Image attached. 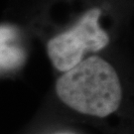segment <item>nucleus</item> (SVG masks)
Instances as JSON below:
<instances>
[{
    "label": "nucleus",
    "instance_id": "nucleus-1",
    "mask_svg": "<svg viewBox=\"0 0 134 134\" xmlns=\"http://www.w3.org/2000/svg\"><path fill=\"white\" fill-rule=\"evenodd\" d=\"M57 93L81 113L104 117L114 112L122 91L114 69L98 57H91L70 69L57 82Z\"/></svg>",
    "mask_w": 134,
    "mask_h": 134
},
{
    "label": "nucleus",
    "instance_id": "nucleus-2",
    "mask_svg": "<svg viewBox=\"0 0 134 134\" xmlns=\"http://www.w3.org/2000/svg\"><path fill=\"white\" fill-rule=\"evenodd\" d=\"M99 15L97 8L87 11L72 30L49 42V57L58 70L67 72L81 62L86 52H96L108 44L107 34L98 24Z\"/></svg>",
    "mask_w": 134,
    "mask_h": 134
},
{
    "label": "nucleus",
    "instance_id": "nucleus-3",
    "mask_svg": "<svg viewBox=\"0 0 134 134\" xmlns=\"http://www.w3.org/2000/svg\"><path fill=\"white\" fill-rule=\"evenodd\" d=\"M19 53L16 51H12L9 48L0 49V65L10 66L16 61H18Z\"/></svg>",
    "mask_w": 134,
    "mask_h": 134
}]
</instances>
